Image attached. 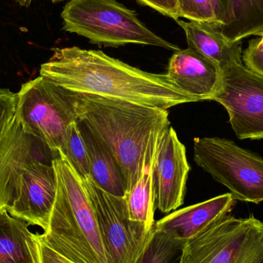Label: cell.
<instances>
[{"label": "cell", "mask_w": 263, "mask_h": 263, "mask_svg": "<svg viewBox=\"0 0 263 263\" xmlns=\"http://www.w3.org/2000/svg\"><path fill=\"white\" fill-rule=\"evenodd\" d=\"M40 75L75 93L99 96L166 109L197 100L179 89L166 74L133 67L101 50L77 46L54 48Z\"/></svg>", "instance_id": "obj_1"}, {"label": "cell", "mask_w": 263, "mask_h": 263, "mask_svg": "<svg viewBox=\"0 0 263 263\" xmlns=\"http://www.w3.org/2000/svg\"><path fill=\"white\" fill-rule=\"evenodd\" d=\"M73 93L78 121L84 123L114 155L124 177L126 194L140 175L150 136L170 125L168 110Z\"/></svg>", "instance_id": "obj_2"}, {"label": "cell", "mask_w": 263, "mask_h": 263, "mask_svg": "<svg viewBox=\"0 0 263 263\" xmlns=\"http://www.w3.org/2000/svg\"><path fill=\"white\" fill-rule=\"evenodd\" d=\"M57 193L49 226L39 238L75 263H108L97 217L81 178L60 154L52 160Z\"/></svg>", "instance_id": "obj_3"}, {"label": "cell", "mask_w": 263, "mask_h": 263, "mask_svg": "<svg viewBox=\"0 0 263 263\" xmlns=\"http://www.w3.org/2000/svg\"><path fill=\"white\" fill-rule=\"evenodd\" d=\"M61 17L65 31L81 35L99 46L138 44L174 52L180 49L150 30L134 10L117 0H69Z\"/></svg>", "instance_id": "obj_4"}, {"label": "cell", "mask_w": 263, "mask_h": 263, "mask_svg": "<svg viewBox=\"0 0 263 263\" xmlns=\"http://www.w3.org/2000/svg\"><path fill=\"white\" fill-rule=\"evenodd\" d=\"M17 95L15 118L23 131L59 154L68 127L78 121L73 92L40 76Z\"/></svg>", "instance_id": "obj_5"}, {"label": "cell", "mask_w": 263, "mask_h": 263, "mask_svg": "<svg viewBox=\"0 0 263 263\" xmlns=\"http://www.w3.org/2000/svg\"><path fill=\"white\" fill-rule=\"evenodd\" d=\"M180 263H263V222L227 215L186 241Z\"/></svg>", "instance_id": "obj_6"}, {"label": "cell", "mask_w": 263, "mask_h": 263, "mask_svg": "<svg viewBox=\"0 0 263 263\" xmlns=\"http://www.w3.org/2000/svg\"><path fill=\"white\" fill-rule=\"evenodd\" d=\"M194 161L231 192L236 200L263 201V159L221 138H195Z\"/></svg>", "instance_id": "obj_7"}, {"label": "cell", "mask_w": 263, "mask_h": 263, "mask_svg": "<svg viewBox=\"0 0 263 263\" xmlns=\"http://www.w3.org/2000/svg\"><path fill=\"white\" fill-rule=\"evenodd\" d=\"M97 217L108 263H135L149 240L152 230L130 220L123 197L112 196L90 178L82 180Z\"/></svg>", "instance_id": "obj_8"}, {"label": "cell", "mask_w": 263, "mask_h": 263, "mask_svg": "<svg viewBox=\"0 0 263 263\" xmlns=\"http://www.w3.org/2000/svg\"><path fill=\"white\" fill-rule=\"evenodd\" d=\"M212 101L220 103L239 139H263V77L243 64L222 70L220 85Z\"/></svg>", "instance_id": "obj_9"}, {"label": "cell", "mask_w": 263, "mask_h": 263, "mask_svg": "<svg viewBox=\"0 0 263 263\" xmlns=\"http://www.w3.org/2000/svg\"><path fill=\"white\" fill-rule=\"evenodd\" d=\"M53 159L38 155L22 170L16 197L6 210L9 214L46 231L55 203L57 176Z\"/></svg>", "instance_id": "obj_10"}, {"label": "cell", "mask_w": 263, "mask_h": 263, "mask_svg": "<svg viewBox=\"0 0 263 263\" xmlns=\"http://www.w3.org/2000/svg\"><path fill=\"white\" fill-rule=\"evenodd\" d=\"M190 170L185 147L168 125L161 131L153 170L155 206L162 214L183 204Z\"/></svg>", "instance_id": "obj_11"}, {"label": "cell", "mask_w": 263, "mask_h": 263, "mask_svg": "<svg viewBox=\"0 0 263 263\" xmlns=\"http://www.w3.org/2000/svg\"><path fill=\"white\" fill-rule=\"evenodd\" d=\"M166 75L179 89L199 102L211 100L217 92L222 70L214 62L188 47L172 55Z\"/></svg>", "instance_id": "obj_12"}, {"label": "cell", "mask_w": 263, "mask_h": 263, "mask_svg": "<svg viewBox=\"0 0 263 263\" xmlns=\"http://www.w3.org/2000/svg\"><path fill=\"white\" fill-rule=\"evenodd\" d=\"M36 140L23 131L15 118L0 141V211L7 209L16 197L22 170L28 161L43 155L35 151Z\"/></svg>", "instance_id": "obj_13"}, {"label": "cell", "mask_w": 263, "mask_h": 263, "mask_svg": "<svg viewBox=\"0 0 263 263\" xmlns=\"http://www.w3.org/2000/svg\"><path fill=\"white\" fill-rule=\"evenodd\" d=\"M236 201L231 193L220 195L205 202L175 210L155 222L154 227L171 232L187 241L229 215Z\"/></svg>", "instance_id": "obj_14"}, {"label": "cell", "mask_w": 263, "mask_h": 263, "mask_svg": "<svg viewBox=\"0 0 263 263\" xmlns=\"http://www.w3.org/2000/svg\"><path fill=\"white\" fill-rule=\"evenodd\" d=\"M176 23L185 32L188 47L214 62L221 70L243 64L242 41H229L214 25L179 20Z\"/></svg>", "instance_id": "obj_15"}, {"label": "cell", "mask_w": 263, "mask_h": 263, "mask_svg": "<svg viewBox=\"0 0 263 263\" xmlns=\"http://www.w3.org/2000/svg\"><path fill=\"white\" fill-rule=\"evenodd\" d=\"M162 129L155 131L150 136L145 160L140 175L133 188L124 197L129 219L143 224L149 230L153 229L155 224L156 206L153 170L157 155L158 142Z\"/></svg>", "instance_id": "obj_16"}, {"label": "cell", "mask_w": 263, "mask_h": 263, "mask_svg": "<svg viewBox=\"0 0 263 263\" xmlns=\"http://www.w3.org/2000/svg\"><path fill=\"white\" fill-rule=\"evenodd\" d=\"M29 226L6 209L0 211V263H40L38 234Z\"/></svg>", "instance_id": "obj_17"}, {"label": "cell", "mask_w": 263, "mask_h": 263, "mask_svg": "<svg viewBox=\"0 0 263 263\" xmlns=\"http://www.w3.org/2000/svg\"><path fill=\"white\" fill-rule=\"evenodd\" d=\"M78 125L87 148L91 180L106 193L124 198V177L114 155L84 123Z\"/></svg>", "instance_id": "obj_18"}, {"label": "cell", "mask_w": 263, "mask_h": 263, "mask_svg": "<svg viewBox=\"0 0 263 263\" xmlns=\"http://www.w3.org/2000/svg\"><path fill=\"white\" fill-rule=\"evenodd\" d=\"M231 22L219 30L232 43L263 32V0H231Z\"/></svg>", "instance_id": "obj_19"}, {"label": "cell", "mask_w": 263, "mask_h": 263, "mask_svg": "<svg viewBox=\"0 0 263 263\" xmlns=\"http://www.w3.org/2000/svg\"><path fill=\"white\" fill-rule=\"evenodd\" d=\"M186 241L153 226L149 240L135 263H180Z\"/></svg>", "instance_id": "obj_20"}, {"label": "cell", "mask_w": 263, "mask_h": 263, "mask_svg": "<svg viewBox=\"0 0 263 263\" xmlns=\"http://www.w3.org/2000/svg\"><path fill=\"white\" fill-rule=\"evenodd\" d=\"M59 153L68 161L82 180L90 178L87 148L79 128L78 121L69 125Z\"/></svg>", "instance_id": "obj_21"}, {"label": "cell", "mask_w": 263, "mask_h": 263, "mask_svg": "<svg viewBox=\"0 0 263 263\" xmlns=\"http://www.w3.org/2000/svg\"><path fill=\"white\" fill-rule=\"evenodd\" d=\"M179 18L219 26L211 0H178Z\"/></svg>", "instance_id": "obj_22"}, {"label": "cell", "mask_w": 263, "mask_h": 263, "mask_svg": "<svg viewBox=\"0 0 263 263\" xmlns=\"http://www.w3.org/2000/svg\"><path fill=\"white\" fill-rule=\"evenodd\" d=\"M18 95L8 89H0V141L15 118Z\"/></svg>", "instance_id": "obj_23"}, {"label": "cell", "mask_w": 263, "mask_h": 263, "mask_svg": "<svg viewBox=\"0 0 263 263\" xmlns=\"http://www.w3.org/2000/svg\"><path fill=\"white\" fill-rule=\"evenodd\" d=\"M242 60L247 69L263 77V48L259 46V38L249 42L248 46L242 52Z\"/></svg>", "instance_id": "obj_24"}, {"label": "cell", "mask_w": 263, "mask_h": 263, "mask_svg": "<svg viewBox=\"0 0 263 263\" xmlns=\"http://www.w3.org/2000/svg\"><path fill=\"white\" fill-rule=\"evenodd\" d=\"M139 4L148 6L162 15L170 17L175 21L179 20L178 0H136Z\"/></svg>", "instance_id": "obj_25"}, {"label": "cell", "mask_w": 263, "mask_h": 263, "mask_svg": "<svg viewBox=\"0 0 263 263\" xmlns=\"http://www.w3.org/2000/svg\"><path fill=\"white\" fill-rule=\"evenodd\" d=\"M213 10L217 21L219 30L225 29L232 20L233 10H232L231 0H211Z\"/></svg>", "instance_id": "obj_26"}, {"label": "cell", "mask_w": 263, "mask_h": 263, "mask_svg": "<svg viewBox=\"0 0 263 263\" xmlns=\"http://www.w3.org/2000/svg\"><path fill=\"white\" fill-rule=\"evenodd\" d=\"M39 238V236H38ZM40 263H75L46 245L39 238Z\"/></svg>", "instance_id": "obj_27"}, {"label": "cell", "mask_w": 263, "mask_h": 263, "mask_svg": "<svg viewBox=\"0 0 263 263\" xmlns=\"http://www.w3.org/2000/svg\"><path fill=\"white\" fill-rule=\"evenodd\" d=\"M17 3L20 5L21 6H24V7H28L30 6L31 3H32L33 0H14Z\"/></svg>", "instance_id": "obj_28"}, {"label": "cell", "mask_w": 263, "mask_h": 263, "mask_svg": "<svg viewBox=\"0 0 263 263\" xmlns=\"http://www.w3.org/2000/svg\"><path fill=\"white\" fill-rule=\"evenodd\" d=\"M259 36H260V38H259V46L263 48V32Z\"/></svg>", "instance_id": "obj_29"}, {"label": "cell", "mask_w": 263, "mask_h": 263, "mask_svg": "<svg viewBox=\"0 0 263 263\" xmlns=\"http://www.w3.org/2000/svg\"><path fill=\"white\" fill-rule=\"evenodd\" d=\"M49 1L52 2V3H60V2L65 1V0H49Z\"/></svg>", "instance_id": "obj_30"}]
</instances>
